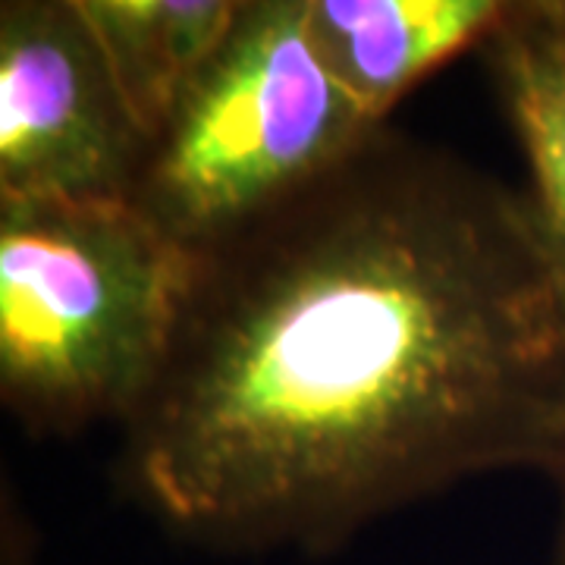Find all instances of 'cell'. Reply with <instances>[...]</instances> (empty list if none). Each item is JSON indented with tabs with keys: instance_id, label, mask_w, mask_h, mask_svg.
I'll return each instance as SVG.
<instances>
[{
	"instance_id": "1",
	"label": "cell",
	"mask_w": 565,
	"mask_h": 565,
	"mask_svg": "<svg viewBox=\"0 0 565 565\" xmlns=\"http://www.w3.org/2000/svg\"><path fill=\"white\" fill-rule=\"evenodd\" d=\"M565 468V282L527 195L377 129L199 255L120 481L189 544L330 553L446 487Z\"/></svg>"
},
{
	"instance_id": "9",
	"label": "cell",
	"mask_w": 565,
	"mask_h": 565,
	"mask_svg": "<svg viewBox=\"0 0 565 565\" xmlns=\"http://www.w3.org/2000/svg\"><path fill=\"white\" fill-rule=\"evenodd\" d=\"M550 10H553V17L565 25V0H550Z\"/></svg>"
},
{
	"instance_id": "6",
	"label": "cell",
	"mask_w": 565,
	"mask_h": 565,
	"mask_svg": "<svg viewBox=\"0 0 565 565\" xmlns=\"http://www.w3.org/2000/svg\"><path fill=\"white\" fill-rule=\"evenodd\" d=\"M481 54L522 141L527 202L565 282V25L550 0L509 3Z\"/></svg>"
},
{
	"instance_id": "3",
	"label": "cell",
	"mask_w": 565,
	"mask_h": 565,
	"mask_svg": "<svg viewBox=\"0 0 565 565\" xmlns=\"http://www.w3.org/2000/svg\"><path fill=\"white\" fill-rule=\"evenodd\" d=\"M377 129L323 63L308 0H239L151 141L132 204L204 255L299 199Z\"/></svg>"
},
{
	"instance_id": "4",
	"label": "cell",
	"mask_w": 565,
	"mask_h": 565,
	"mask_svg": "<svg viewBox=\"0 0 565 565\" xmlns=\"http://www.w3.org/2000/svg\"><path fill=\"white\" fill-rule=\"evenodd\" d=\"M148 151L79 0H7L0 199L132 202Z\"/></svg>"
},
{
	"instance_id": "7",
	"label": "cell",
	"mask_w": 565,
	"mask_h": 565,
	"mask_svg": "<svg viewBox=\"0 0 565 565\" xmlns=\"http://www.w3.org/2000/svg\"><path fill=\"white\" fill-rule=\"evenodd\" d=\"M79 7L102 41L122 98L154 141L221 47L239 0H79Z\"/></svg>"
},
{
	"instance_id": "8",
	"label": "cell",
	"mask_w": 565,
	"mask_h": 565,
	"mask_svg": "<svg viewBox=\"0 0 565 565\" xmlns=\"http://www.w3.org/2000/svg\"><path fill=\"white\" fill-rule=\"evenodd\" d=\"M563 484V519H559V537H556V563L553 565H565V468L563 475L556 478Z\"/></svg>"
},
{
	"instance_id": "5",
	"label": "cell",
	"mask_w": 565,
	"mask_h": 565,
	"mask_svg": "<svg viewBox=\"0 0 565 565\" xmlns=\"http://www.w3.org/2000/svg\"><path fill=\"white\" fill-rule=\"evenodd\" d=\"M509 0H308L323 63L374 122L424 76L481 47Z\"/></svg>"
},
{
	"instance_id": "2",
	"label": "cell",
	"mask_w": 565,
	"mask_h": 565,
	"mask_svg": "<svg viewBox=\"0 0 565 565\" xmlns=\"http://www.w3.org/2000/svg\"><path fill=\"white\" fill-rule=\"evenodd\" d=\"M199 255L132 202L0 199V399L32 437L126 424L161 377Z\"/></svg>"
}]
</instances>
